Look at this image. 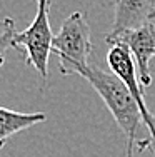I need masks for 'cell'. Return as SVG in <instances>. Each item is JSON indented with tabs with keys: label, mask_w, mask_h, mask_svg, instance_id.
Instances as JSON below:
<instances>
[{
	"label": "cell",
	"mask_w": 155,
	"mask_h": 157,
	"mask_svg": "<svg viewBox=\"0 0 155 157\" xmlns=\"http://www.w3.org/2000/svg\"><path fill=\"white\" fill-rule=\"evenodd\" d=\"M80 77H83L95 89L110 114L113 115L117 125L127 137V152H134V147L138 152L150 151V139L140 136L142 127V114L140 107L122 78L113 72H107L98 65H88Z\"/></svg>",
	"instance_id": "6da1fadb"
},
{
	"label": "cell",
	"mask_w": 155,
	"mask_h": 157,
	"mask_svg": "<svg viewBox=\"0 0 155 157\" xmlns=\"http://www.w3.org/2000/svg\"><path fill=\"white\" fill-rule=\"evenodd\" d=\"M52 52L58 57V67L64 75H80L90 65L94 44L90 27L83 12H73L64 20L60 30L54 35Z\"/></svg>",
	"instance_id": "7a4b0ae2"
},
{
	"label": "cell",
	"mask_w": 155,
	"mask_h": 157,
	"mask_svg": "<svg viewBox=\"0 0 155 157\" xmlns=\"http://www.w3.org/2000/svg\"><path fill=\"white\" fill-rule=\"evenodd\" d=\"M50 3L52 0H39L35 18L25 30L17 32L15 50H18L27 65L35 67L42 80L49 75V57L52 54L54 32L50 29Z\"/></svg>",
	"instance_id": "3957f363"
},
{
	"label": "cell",
	"mask_w": 155,
	"mask_h": 157,
	"mask_svg": "<svg viewBox=\"0 0 155 157\" xmlns=\"http://www.w3.org/2000/svg\"><path fill=\"white\" fill-rule=\"evenodd\" d=\"M105 42L112 45H125L132 54L137 65L138 82L142 87H149L152 84V74H150V60L155 57V24L147 22L142 27L124 30L119 33H109Z\"/></svg>",
	"instance_id": "277c9868"
},
{
	"label": "cell",
	"mask_w": 155,
	"mask_h": 157,
	"mask_svg": "<svg viewBox=\"0 0 155 157\" xmlns=\"http://www.w3.org/2000/svg\"><path fill=\"white\" fill-rule=\"evenodd\" d=\"M107 63L110 67V72H113L119 78L127 84V87L130 89L132 95L135 97L138 107H140V114H142V121L145 124L147 130H149V137H150V151L155 154V114L149 110L147 102L143 99V87L138 82V74H137V65L134 62V57L128 52V48L125 45H112L107 54Z\"/></svg>",
	"instance_id": "5b68a950"
},
{
	"label": "cell",
	"mask_w": 155,
	"mask_h": 157,
	"mask_svg": "<svg viewBox=\"0 0 155 157\" xmlns=\"http://www.w3.org/2000/svg\"><path fill=\"white\" fill-rule=\"evenodd\" d=\"M115 15L110 33L142 27L155 18V0H115Z\"/></svg>",
	"instance_id": "8992f818"
},
{
	"label": "cell",
	"mask_w": 155,
	"mask_h": 157,
	"mask_svg": "<svg viewBox=\"0 0 155 157\" xmlns=\"http://www.w3.org/2000/svg\"><path fill=\"white\" fill-rule=\"evenodd\" d=\"M45 119L47 115L43 112L25 114V112H15L0 105V149L9 142L10 137H13L15 134L25 129H30L40 122H45Z\"/></svg>",
	"instance_id": "52a82bcc"
},
{
	"label": "cell",
	"mask_w": 155,
	"mask_h": 157,
	"mask_svg": "<svg viewBox=\"0 0 155 157\" xmlns=\"http://www.w3.org/2000/svg\"><path fill=\"white\" fill-rule=\"evenodd\" d=\"M15 22L10 17H5L2 20V33H0V69L5 63V54L9 48H15Z\"/></svg>",
	"instance_id": "ba28073f"
},
{
	"label": "cell",
	"mask_w": 155,
	"mask_h": 157,
	"mask_svg": "<svg viewBox=\"0 0 155 157\" xmlns=\"http://www.w3.org/2000/svg\"><path fill=\"white\" fill-rule=\"evenodd\" d=\"M37 2H39V0H37Z\"/></svg>",
	"instance_id": "9c48e42d"
}]
</instances>
